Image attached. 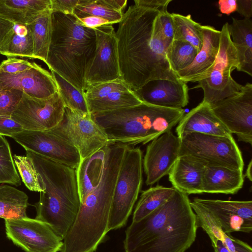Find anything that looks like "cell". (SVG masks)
Wrapping results in <instances>:
<instances>
[{
	"instance_id": "obj_17",
	"label": "cell",
	"mask_w": 252,
	"mask_h": 252,
	"mask_svg": "<svg viewBox=\"0 0 252 252\" xmlns=\"http://www.w3.org/2000/svg\"><path fill=\"white\" fill-rule=\"evenodd\" d=\"M11 89L38 98L49 97L58 91L51 73L34 62L32 68L20 73L0 72V91Z\"/></svg>"
},
{
	"instance_id": "obj_19",
	"label": "cell",
	"mask_w": 252,
	"mask_h": 252,
	"mask_svg": "<svg viewBox=\"0 0 252 252\" xmlns=\"http://www.w3.org/2000/svg\"><path fill=\"white\" fill-rule=\"evenodd\" d=\"M176 132L180 138L190 133L232 136L215 115L210 104L203 101L183 116L176 128Z\"/></svg>"
},
{
	"instance_id": "obj_50",
	"label": "cell",
	"mask_w": 252,
	"mask_h": 252,
	"mask_svg": "<svg viewBox=\"0 0 252 252\" xmlns=\"http://www.w3.org/2000/svg\"><path fill=\"white\" fill-rule=\"evenodd\" d=\"M252 160H250L245 174V176L250 181H252Z\"/></svg>"
},
{
	"instance_id": "obj_14",
	"label": "cell",
	"mask_w": 252,
	"mask_h": 252,
	"mask_svg": "<svg viewBox=\"0 0 252 252\" xmlns=\"http://www.w3.org/2000/svg\"><path fill=\"white\" fill-rule=\"evenodd\" d=\"M26 151L76 169L81 159L78 150L61 138L47 131L24 130L11 136Z\"/></svg>"
},
{
	"instance_id": "obj_33",
	"label": "cell",
	"mask_w": 252,
	"mask_h": 252,
	"mask_svg": "<svg viewBox=\"0 0 252 252\" xmlns=\"http://www.w3.org/2000/svg\"><path fill=\"white\" fill-rule=\"evenodd\" d=\"M51 73L65 107L81 115L91 114L84 92L77 89L55 71L51 70Z\"/></svg>"
},
{
	"instance_id": "obj_13",
	"label": "cell",
	"mask_w": 252,
	"mask_h": 252,
	"mask_svg": "<svg viewBox=\"0 0 252 252\" xmlns=\"http://www.w3.org/2000/svg\"><path fill=\"white\" fill-rule=\"evenodd\" d=\"M94 29L96 50L86 75V88L120 78L117 41L113 26L107 24Z\"/></svg>"
},
{
	"instance_id": "obj_42",
	"label": "cell",
	"mask_w": 252,
	"mask_h": 252,
	"mask_svg": "<svg viewBox=\"0 0 252 252\" xmlns=\"http://www.w3.org/2000/svg\"><path fill=\"white\" fill-rule=\"evenodd\" d=\"M25 129L22 126L11 117L0 116V135L10 137L13 134Z\"/></svg>"
},
{
	"instance_id": "obj_30",
	"label": "cell",
	"mask_w": 252,
	"mask_h": 252,
	"mask_svg": "<svg viewBox=\"0 0 252 252\" xmlns=\"http://www.w3.org/2000/svg\"><path fill=\"white\" fill-rule=\"evenodd\" d=\"M86 102L91 114L111 112L142 103L130 89L114 92L101 98Z\"/></svg>"
},
{
	"instance_id": "obj_40",
	"label": "cell",
	"mask_w": 252,
	"mask_h": 252,
	"mask_svg": "<svg viewBox=\"0 0 252 252\" xmlns=\"http://www.w3.org/2000/svg\"><path fill=\"white\" fill-rule=\"evenodd\" d=\"M34 62L19 59L14 57L8 58L0 64V72L7 74H15L32 68Z\"/></svg>"
},
{
	"instance_id": "obj_48",
	"label": "cell",
	"mask_w": 252,
	"mask_h": 252,
	"mask_svg": "<svg viewBox=\"0 0 252 252\" xmlns=\"http://www.w3.org/2000/svg\"><path fill=\"white\" fill-rule=\"evenodd\" d=\"M14 24L0 16V43L11 30Z\"/></svg>"
},
{
	"instance_id": "obj_4",
	"label": "cell",
	"mask_w": 252,
	"mask_h": 252,
	"mask_svg": "<svg viewBox=\"0 0 252 252\" xmlns=\"http://www.w3.org/2000/svg\"><path fill=\"white\" fill-rule=\"evenodd\" d=\"M52 35L46 64L79 90L86 89L85 77L96 50L94 29L82 26L74 14L52 12Z\"/></svg>"
},
{
	"instance_id": "obj_32",
	"label": "cell",
	"mask_w": 252,
	"mask_h": 252,
	"mask_svg": "<svg viewBox=\"0 0 252 252\" xmlns=\"http://www.w3.org/2000/svg\"><path fill=\"white\" fill-rule=\"evenodd\" d=\"M174 26V39L187 42L199 51L203 42L202 26L196 22L190 14L186 16L171 13Z\"/></svg>"
},
{
	"instance_id": "obj_7",
	"label": "cell",
	"mask_w": 252,
	"mask_h": 252,
	"mask_svg": "<svg viewBox=\"0 0 252 252\" xmlns=\"http://www.w3.org/2000/svg\"><path fill=\"white\" fill-rule=\"evenodd\" d=\"M143 157L139 148L128 146L124 154L115 184L108 230L126 225L141 190L143 181Z\"/></svg>"
},
{
	"instance_id": "obj_18",
	"label": "cell",
	"mask_w": 252,
	"mask_h": 252,
	"mask_svg": "<svg viewBox=\"0 0 252 252\" xmlns=\"http://www.w3.org/2000/svg\"><path fill=\"white\" fill-rule=\"evenodd\" d=\"M134 92L142 102L161 107L183 109L189 101L187 84L180 79L153 80Z\"/></svg>"
},
{
	"instance_id": "obj_37",
	"label": "cell",
	"mask_w": 252,
	"mask_h": 252,
	"mask_svg": "<svg viewBox=\"0 0 252 252\" xmlns=\"http://www.w3.org/2000/svg\"><path fill=\"white\" fill-rule=\"evenodd\" d=\"M13 157L16 167L26 187L31 191H43L38 173L31 158L26 155H14Z\"/></svg>"
},
{
	"instance_id": "obj_23",
	"label": "cell",
	"mask_w": 252,
	"mask_h": 252,
	"mask_svg": "<svg viewBox=\"0 0 252 252\" xmlns=\"http://www.w3.org/2000/svg\"><path fill=\"white\" fill-rule=\"evenodd\" d=\"M232 20L228 29L239 62L237 70L252 76V20Z\"/></svg>"
},
{
	"instance_id": "obj_34",
	"label": "cell",
	"mask_w": 252,
	"mask_h": 252,
	"mask_svg": "<svg viewBox=\"0 0 252 252\" xmlns=\"http://www.w3.org/2000/svg\"><path fill=\"white\" fill-rule=\"evenodd\" d=\"M73 14L78 18L88 16L99 17L107 20L111 25L119 23L123 16L122 12L112 8L103 0H79Z\"/></svg>"
},
{
	"instance_id": "obj_11",
	"label": "cell",
	"mask_w": 252,
	"mask_h": 252,
	"mask_svg": "<svg viewBox=\"0 0 252 252\" xmlns=\"http://www.w3.org/2000/svg\"><path fill=\"white\" fill-rule=\"evenodd\" d=\"M5 220L7 237L25 252H58L61 240L46 223L28 217Z\"/></svg>"
},
{
	"instance_id": "obj_39",
	"label": "cell",
	"mask_w": 252,
	"mask_h": 252,
	"mask_svg": "<svg viewBox=\"0 0 252 252\" xmlns=\"http://www.w3.org/2000/svg\"><path fill=\"white\" fill-rule=\"evenodd\" d=\"M23 92L16 89L0 91V116L11 117L22 97Z\"/></svg>"
},
{
	"instance_id": "obj_6",
	"label": "cell",
	"mask_w": 252,
	"mask_h": 252,
	"mask_svg": "<svg viewBox=\"0 0 252 252\" xmlns=\"http://www.w3.org/2000/svg\"><path fill=\"white\" fill-rule=\"evenodd\" d=\"M228 23L220 31L219 50L212 65L190 82H198L194 88H201L204 94L203 101L210 105L240 93L244 86L235 81L231 72L237 69L239 62L231 41Z\"/></svg>"
},
{
	"instance_id": "obj_35",
	"label": "cell",
	"mask_w": 252,
	"mask_h": 252,
	"mask_svg": "<svg viewBox=\"0 0 252 252\" xmlns=\"http://www.w3.org/2000/svg\"><path fill=\"white\" fill-rule=\"evenodd\" d=\"M198 52L190 44L174 40L167 48L166 56L172 69L177 74L192 63Z\"/></svg>"
},
{
	"instance_id": "obj_12",
	"label": "cell",
	"mask_w": 252,
	"mask_h": 252,
	"mask_svg": "<svg viewBox=\"0 0 252 252\" xmlns=\"http://www.w3.org/2000/svg\"><path fill=\"white\" fill-rule=\"evenodd\" d=\"M215 115L238 141L252 143V84L247 83L239 94L211 105Z\"/></svg>"
},
{
	"instance_id": "obj_43",
	"label": "cell",
	"mask_w": 252,
	"mask_h": 252,
	"mask_svg": "<svg viewBox=\"0 0 252 252\" xmlns=\"http://www.w3.org/2000/svg\"><path fill=\"white\" fill-rule=\"evenodd\" d=\"M79 0H51L52 12H60L65 14H73Z\"/></svg>"
},
{
	"instance_id": "obj_27",
	"label": "cell",
	"mask_w": 252,
	"mask_h": 252,
	"mask_svg": "<svg viewBox=\"0 0 252 252\" xmlns=\"http://www.w3.org/2000/svg\"><path fill=\"white\" fill-rule=\"evenodd\" d=\"M190 205L196 214L198 227H201L208 235L212 234L221 239L230 252H252L250 246L245 242L233 238L230 234L223 232L209 213L194 201Z\"/></svg>"
},
{
	"instance_id": "obj_31",
	"label": "cell",
	"mask_w": 252,
	"mask_h": 252,
	"mask_svg": "<svg viewBox=\"0 0 252 252\" xmlns=\"http://www.w3.org/2000/svg\"><path fill=\"white\" fill-rule=\"evenodd\" d=\"M173 187L157 185L143 191L135 208L132 222H137L164 204L175 193Z\"/></svg>"
},
{
	"instance_id": "obj_10",
	"label": "cell",
	"mask_w": 252,
	"mask_h": 252,
	"mask_svg": "<svg viewBox=\"0 0 252 252\" xmlns=\"http://www.w3.org/2000/svg\"><path fill=\"white\" fill-rule=\"evenodd\" d=\"M65 106L58 91L42 98L23 93L11 117L21 124L25 130L46 131L61 122Z\"/></svg>"
},
{
	"instance_id": "obj_3",
	"label": "cell",
	"mask_w": 252,
	"mask_h": 252,
	"mask_svg": "<svg viewBox=\"0 0 252 252\" xmlns=\"http://www.w3.org/2000/svg\"><path fill=\"white\" fill-rule=\"evenodd\" d=\"M43 191L34 206L35 219L49 225L63 241L81 204L76 170L29 151Z\"/></svg>"
},
{
	"instance_id": "obj_22",
	"label": "cell",
	"mask_w": 252,
	"mask_h": 252,
	"mask_svg": "<svg viewBox=\"0 0 252 252\" xmlns=\"http://www.w3.org/2000/svg\"><path fill=\"white\" fill-rule=\"evenodd\" d=\"M245 176L243 171L223 166H205L203 192L235 194L242 189Z\"/></svg>"
},
{
	"instance_id": "obj_5",
	"label": "cell",
	"mask_w": 252,
	"mask_h": 252,
	"mask_svg": "<svg viewBox=\"0 0 252 252\" xmlns=\"http://www.w3.org/2000/svg\"><path fill=\"white\" fill-rule=\"evenodd\" d=\"M183 109H172L144 102L111 112L91 114L109 143L134 146L146 144L170 131L184 115Z\"/></svg>"
},
{
	"instance_id": "obj_21",
	"label": "cell",
	"mask_w": 252,
	"mask_h": 252,
	"mask_svg": "<svg viewBox=\"0 0 252 252\" xmlns=\"http://www.w3.org/2000/svg\"><path fill=\"white\" fill-rule=\"evenodd\" d=\"M203 42L192 63L177 73L186 83L201 74L214 63L220 46V31L211 26H202Z\"/></svg>"
},
{
	"instance_id": "obj_36",
	"label": "cell",
	"mask_w": 252,
	"mask_h": 252,
	"mask_svg": "<svg viewBox=\"0 0 252 252\" xmlns=\"http://www.w3.org/2000/svg\"><path fill=\"white\" fill-rule=\"evenodd\" d=\"M4 183L18 187L21 185V181L9 143L4 136L0 135V184Z\"/></svg>"
},
{
	"instance_id": "obj_2",
	"label": "cell",
	"mask_w": 252,
	"mask_h": 252,
	"mask_svg": "<svg viewBox=\"0 0 252 252\" xmlns=\"http://www.w3.org/2000/svg\"><path fill=\"white\" fill-rule=\"evenodd\" d=\"M197 219L188 195L176 190L162 205L126 230L125 252H185L193 243Z\"/></svg>"
},
{
	"instance_id": "obj_47",
	"label": "cell",
	"mask_w": 252,
	"mask_h": 252,
	"mask_svg": "<svg viewBox=\"0 0 252 252\" xmlns=\"http://www.w3.org/2000/svg\"><path fill=\"white\" fill-rule=\"evenodd\" d=\"M215 252H230L226 245L220 239L212 234H209Z\"/></svg>"
},
{
	"instance_id": "obj_15",
	"label": "cell",
	"mask_w": 252,
	"mask_h": 252,
	"mask_svg": "<svg viewBox=\"0 0 252 252\" xmlns=\"http://www.w3.org/2000/svg\"><path fill=\"white\" fill-rule=\"evenodd\" d=\"M180 138L171 130L153 140L148 145L143 159L147 186L168 175L179 157Z\"/></svg>"
},
{
	"instance_id": "obj_26",
	"label": "cell",
	"mask_w": 252,
	"mask_h": 252,
	"mask_svg": "<svg viewBox=\"0 0 252 252\" xmlns=\"http://www.w3.org/2000/svg\"><path fill=\"white\" fill-rule=\"evenodd\" d=\"M0 54L33 59L32 37L28 26L14 24L0 43Z\"/></svg>"
},
{
	"instance_id": "obj_29",
	"label": "cell",
	"mask_w": 252,
	"mask_h": 252,
	"mask_svg": "<svg viewBox=\"0 0 252 252\" xmlns=\"http://www.w3.org/2000/svg\"><path fill=\"white\" fill-rule=\"evenodd\" d=\"M52 11L50 9L42 12L28 25L32 37L33 59L46 62L52 35Z\"/></svg>"
},
{
	"instance_id": "obj_38",
	"label": "cell",
	"mask_w": 252,
	"mask_h": 252,
	"mask_svg": "<svg viewBox=\"0 0 252 252\" xmlns=\"http://www.w3.org/2000/svg\"><path fill=\"white\" fill-rule=\"evenodd\" d=\"M130 89L120 78L111 81L88 87L84 91L86 101L97 99L116 91Z\"/></svg>"
},
{
	"instance_id": "obj_45",
	"label": "cell",
	"mask_w": 252,
	"mask_h": 252,
	"mask_svg": "<svg viewBox=\"0 0 252 252\" xmlns=\"http://www.w3.org/2000/svg\"><path fill=\"white\" fill-rule=\"evenodd\" d=\"M237 12L245 19L252 17V0H237Z\"/></svg>"
},
{
	"instance_id": "obj_20",
	"label": "cell",
	"mask_w": 252,
	"mask_h": 252,
	"mask_svg": "<svg viewBox=\"0 0 252 252\" xmlns=\"http://www.w3.org/2000/svg\"><path fill=\"white\" fill-rule=\"evenodd\" d=\"M205 166L189 157L179 156L168 173L176 190L186 194L202 193Z\"/></svg>"
},
{
	"instance_id": "obj_9",
	"label": "cell",
	"mask_w": 252,
	"mask_h": 252,
	"mask_svg": "<svg viewBox=\"0 0 252 252\" xmlns=\"http://www.w3.org/2000/svg\"><path fill=\"white\" fill-rule=\"evenodd\" d=\"M46 131L61 138L75 147L81 160L109 143L106 134L93 119L91 114L81 115L66 107L61 122Z\"/></svg>"
},
{
	"instance_id": "obj_1",
	"label": "cell",
	"mask_w": 252,
	"mask_h": 252,
	"mask_svg": "<svg viewBox=\"0 0 252 252\" xmlns=\"http://www.w3.org/2000/svg\"><path fill=\"white\" fill-rule=\"evenodd\" d=\"M172 1L166 0L158 8L130 5L118 23L116 37L120 79L133 92L153 80L179 79L167 58L170 45L159 20L160 11Z\"/></svg>"
},
{
	"instance_id": "obj_25",
	"label": "cell",
	"mask_w": 252,
	"mask_h": 252,
	"mask_svg": "<svg viewBox=\"0 0 252 252\" xmlns=\"http://www.w3.org/2000/svg\"><path fill=\"white\" fill-rule=\"evenodd\" d=\"M105 151L106 146L90 157L82 159L75 169L81 201L99 182L102 172Z\"/></svg>"
},
{
	"instance_id": "obj_28",
	"label": "cell",
	"mask_w": 252,
	"mask_h": 252,
	"mask_svg": "<svg viewBox=\"0 0 252 252\" xmlns=\"http://www.w3.org/2000/svg\"><path fill=\"white\" fill-rule=\"evenodd\" d=\"M28 196L14 187L0 185V218L7 219L27 217Z\"/></svg>"
},
{
	"instance_id": "obj_8",
	"label": "cell",
	"mask_w": 252,
	"mask_h": 252,
	"mask_svg": "<svg viewBox=\"0 0 252 252\" xmlns=\"http://www.w3.org/2000/svg\"><path fill=\"white\" fill-rule=\"evenodd\" d=\"M180 138L179 156L189 157L205 166L243 170L242 155L233 136L190 133Z\"/></svg>"
},
{
	"instance_id": "obj_49",
	"label": "cell",
	"mask_w": 252,
	"mask_h": 252,
	"mask_svg": "<svg viewBox=\"0 0 252 252\" xmlns=\"http://www.w3.org/2000/svg\"><path fill=\"white\" fill-rule=\"evenodd\" d=\"M103 1L112 8L121 12H122L127 2L126 0H103Z\"/></svg>"
},
{
	"instance_id": "obj_41",
	"label": "cell",
	"mask_w": 252,
	"mask_h": 252,
	"mask_svg": "<svg viewBox=\"0 0 252 252\" xmlns=\"http://www.w3.org/2000/svg\"><path fill=\"white\" fill-rule=\"evenodd\" d=\"M159 20L164 38L170 45L174 39V26L172 14L168 12L167 7L160 11Z\"/></svg>"
},
{
	"instance_id": "obj_44",
	"label": "cell",
	"mask_w": 252,
	"mask_h": 252,
	"mask_svg": "<svg viewBox=\"0 0 252 252\" xmlns=\"http://www.w3.org/2000/svg\"><path fill=\"white\" fill-rule=\"evenodd\" d=\"M78 20L82 26L90 29H94L102 25L110 24L107 20L94 16L78 18Z\"/></svg>"
},
{
	"instance_id": "obj_24",
	"label": "cell",
	"mask_w": 252,
	"mask_h": 252,
	"mask_svg": "<svg viewBox=\"0 0 252 252\" xmlns=\"http://www.w3.org/2000/svg\"><path fill=\"white\" fill-rule=\"evenodd\" d=\"M51 0H0V16L14 24L28 26L51 9Z\"/></svg>"
},
{
	"instance_id": "obj_16",
	"label": "cell",
	"mask_w": 252,
	"mask_h": 252,
	"mask_svg": "<svg viewBox=\"0 0 252 252\" xmlns=\"http://www.w3.org/2000/svg\"><path fill=\"white\" fill-rule=\"evenodd\" d=\"M194 202L205 209L227 234L252 230V201L194 198Z\"/></svg>"
},
{
	"instance_id": "obj_46",
	"label": "cell",
	"mask_w": 252,
	"mask_h": 252,
	"mask_svg": "<svg viewBox=\"0 0 252 252\" xmlns=\"http://www.w3.org/2000/svg\"><path fill=\"white\" fill-rule=\"evenodd\" d=\"M218 5L221 13L229 15L237 10V0H220Z\"/></svg>"
}]
</instances>
